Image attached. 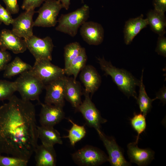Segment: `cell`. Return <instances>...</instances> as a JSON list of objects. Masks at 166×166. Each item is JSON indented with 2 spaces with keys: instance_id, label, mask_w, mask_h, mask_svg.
Returning a JSON list of instances; mask_svg holds the SVG:
<instances>
[{
  "instance_id": "12",
  "label": "cell",
  "mask_w": 166,
  "mask_h": 166,
  "mask_svg": "<svg viewBox=\"0 0 166 166\" xmlns=\"http://www.w3.org/2000/svg\"><path fill=\"white\" fill-rule=\"evenodd\" d=\"M36 12L30 9L21 13L14 19L12 30L17 35L26 39L33 35L34 21L33 18Z\"/></svg>"
},
{
  "instance_id": "40",
  "label": "cell",
  "mask_w": 166,
  "mask_h": 166,
  "mask_svg": "<svg viewBox=\"0 0 166 166\" xmlns=\"http://www.w3.org/2000/svg\"><path fill=\"white\" fill-rule=\"evenodd\" d=\"M2 22L0 20V25L2 24Z\"/></svg>"
},
{
  "instance_id": "14",
  "label": "cell",
  "mask_w": 166,
  "mask_h": 166,
  "mask_svg": "<svg viewBox=\"0 0 166 166\" xmlns=\"http://www.w3.org/2000/svg\"><path fill=\"white\" fill-rule=\"evenodd\" d=\"M40 104L42 106L39 114L41 126L54 127L64 118L63 107L41 103Z\"/></svg>"
},
{
  "instance_id": "8",
  "label": "cell",
  "mask_w": 166,
  "mask_h": 166,
  "mask_svg": "<svg viewBox=\"0 0 166 166\" xmlns=\"http://www.w3.org/2000/svg\"><path fill=\"white\" fill-rule=\"evenodd\" d=\"M24 40L27 49L35 60L44 59L51 61L54 45L51 38L47 36L40 38L33 35Z\"/></svg>"
},
{
  "instance_id": "34",
  "label": "cell",
  "mask_w": 166,
  "mask_h": 166,
  "mask_svg": "<svg viewBox=\"0 0 166 166\" xmlns=\"http://www.w3.org/2000/svg\"><path fill=\"white\" fill-rule=\"evenodd\" d=\"M45 0H23L21 7L25 10L30 9H35L39 7Z\"/></svg>"
},
{
  "instance_id": "5",
  "label": "cell",
  "mask_w": 166,
  "mask_h": 166,
  "mask_svg": "<svg viewBox=\"0 0 166 166\" xmlns=\"http://www.w3.org/2000/svg\"><path fill=\"white\" fill-rule=\"evenodd\" d=\"M72 157L77 165L96 166L108 161L105 153L98 148L86 145L72 154Z\"/></svg>"
},
{
  "instance_id": "30",
  "label": "cell",
  "mask_w": 166,
  "mask_h": 166,
  "mask_svg": "<svg viewBox=\"0 0 166 166\" xmlns=\"http://www.w3.org/2000/svg\"><path fill=\"white\" fill-rule=\"evenodd\" d=\"M28 161L15 156L0 155V166H26Z\"/></svg>"
},
{
  "instance_id": "15",
  "label": "cell",
  "mask_w": 166,
  "mask_h": 166,
  "mask_svg": "<svg viewBox=\"0 0 166 166\" xmlns=\"http://www.w3.org/2000/svg\"><path fill=\"white\" fill-rule=\"evenodd\" d=\"M80 33L83 40L89 45H97L103 42L104 29L97 22L86 21L80 27Z\"/></svg>"
},
{
  "instance_id": "17",
  "label": "cell",
  "mask_w": 166,
  "mask_h": 166,
  "mask_svg": "<svg viewBox=\"0 0 166 166\" xmlns=\"http://www.w3.org/2000/svg\"><path fill=\"white\" fill-rule=\"evenodd\" d=\"M80 78L85 87L84 91L92 94L97 90L101 82L99 73L90 65H85L81 70Z\"/></svg>"
},
{
  "instance_id": "19",
  "label": "cell",
  "mask_w": 166,
  "mask_h": 166,
  "mask_svg": "<svg viewBox=\"0 0 166 166\" xmlns=\"http://www.w3.org/2000/svg\"><path fill=\"white\" fill-rule=\"evenodd\" d=\"M34 152L36 166H55L56 154L53 146L38 145Z\"/></svg>"
},
{
  "instance_id": "3",
  "label": "cell",
  "mask_w": 166,
  "mask_h": 166,
  "mask_svg": "<svg viewBox=\"0 0 166 166\" xmlns=\"http://www.w3.org/2000/svg\"><path fill=\"white\" fill-rule=\"evenodd\" d=\"M14 82L16 91L19 93L22 99L37 100L40 104L39 95L45 85L30 70L20 74Z\"/></svg>"
},
{
  "instance_id": "25",
  "label": "cell",
  "mask_w": 166,
  "mask_h": 166,
  "mask_svg": "<svg viewBox=\"0 0 166 166\" xmlns=\"http://www.w3.org/2000/svg\"><path fill=\"white\" fill-rule=\"evenodd\" d=\"M87 59L85 49L82 47L80 54L71 62L67 68L64 69L65 74L68 76L73 75L74 79L76 80L79 72L86 65Z\"/></svg>"
},
{
  "instance_id": "32",
  "label": "cell",
  "mask_w": 166,
  "mask_h": 166,
  "mask_svg": "<svg viewBox=\"0 0 166 166\" xmlns=\"http://www.w3.org/2000/svg\"><path fill=\"white\" fill-rule=\"evenodd\" d=\"M13 18L10 12L0 4V20L6 25L12 24Z\"/></svg>"
},
{
  "instance_id": "24",
  "label": "cell",
  "mask_w": 166,
  "mask_h": 166,
  "mask_svg": "<svg viewBox=\"0 0 166 166\" xmlns=\"http://www.w3.org/2000/svg\"><path fill=\"white\" fill-rule=\"evenodd\" d=\"M143 69L142 70V75L139 86V94L136 100L141 113L146 116L152 107V102L155 99V98L153 99H151L147 94L145 86L143 82Z\"/></svg>"
},
{
  "instance_id": "37",
  "label": "cell",
  "mask_w": 166,
  "mask_h": 166,
  "mask_svg": "<svg viewBox=\"0 0 166 166\" xmlns=\"http://www.w3.org/2000/svg\"><path fill=\"white\" fill-rule=\"evenodd\" d=\"M155 100L160 99L164 105L166 102V88L164 86L160 89L156 94Z\"/></svg>"
},
{
  "instance_id": "11",
  "label": "cell",
  "mask_w": 166,
  "mask_h": 166,
  "mask_svg": "<svg viewBox=\"0 0 166 166\" xmlns=\"http://www.w3.org/2000/svg\"><path fill=\"white\" fill-rule=\"evenodd\" d=\"M106 149L108 161L113 166H128L130 163L125 159L120 148L113 138L105 135L101 130L97 132Z\"/></svg>"
},
{
  "instance_id": "31",
  "label": "cell",
  "mask_w": 166,
  "mask_h": 166,
  "mask_svg": "<svg viewBox=\"0 0 166 166\" xmlns=\"http://www.w3.org/2000/svg\"><path fill=\"white\" fill-rule=\"evenodd\" d=\"M155 51L164 57H166V38L164 35L159 36Z\"/></svg>"
},
{
  "instance_id": "16",
  "label": "cell",
  "mask_w": 166,
  "mask_h": 166,
  "mask_svg": "<svg viewBox=\"0 0 166 166\" xmlns=\"http://www.w3.org/2000/svg\"><path fill=\"white\" fill-rule=\"evenodd\" d=\"M127 147L130 162L138 166H147L154 159L155 152L153 150L149 148H140L136 142L129 143Z\"/></svg>"
},
{
  "instance_id": "33",
  "label": "cell",
  "mask_w": 166,
  "mask_h": 166,
  "mask_svg": "<svg viewBox=\"0 0 166 166\" xmlns=\"http://www.w3.org/2000/svg\"><path fill=\"white\" fill-rule=\"evenodd\" d=\"M11 58V56L8 52L0 50V71L4 70Z\"/></svg>"
},
{
  "instance_id": "36",
  "label": "cell",
  "mask_w": 166,
  "mask_h": 166,
  "mask_svg": "<svg viewBox=\"0 0 166 166\" xmlns=\"http://www.w3.org/2000/svg\"><path fill=\"white\" fill-rule=\"evenodd\" d=\"M154 9L164 13L166 11V0H152Z\"/></svg>"
},
{
  "instance_id": "35",
  "label": "cell",
  "mask_w": 166,
  "mask_h": 166,
  "mask_svg": "<svg viewBox=\"0 0 166 166\" xmlns=\"http://www.w3.org/2000/svg\"><path fill=\"white\" fill-rule=\"evenodd\" d=\"M5 4L6 9L11 14H17L19 9L17 0H2Z\"/></svg>"
},
{
  "instance_id": "26",
  "label": "cell",
  "mask_w": 166,
  "mask_h": 166,
  "mask_svg": "<svg viewBox=\"0 0 166 166\" xmlns=\"http://www.w3.org/2000/svg\"><path fill=\"white\" fill-rule=\"evenodd\" d=\"M82 47L77 42L70 43L66 45L64 48L65 60L64 69L67 68L71 62L81 53Z\"/></svg>"
},
{
  "instance_id": "7",
  "label": "cell",
  "mask_w": 166,
  "mask_h": 166,
  "mask_svg": "<svg viewBox=\"0 0 166 166\" xmlns=\"http://www.w3.org/2000/svg\"><path fill=\"white\" fill-rule=\"evenodd\" d=\"M30 71L46 85L65 76L64 68L52 64L51 61L41 59L35 60Z\"/></svg>"
},
{
  "instance_id": "9",
  "label": "cell",
  "mask_w": 166,
  "mask_h": 166,
  "mask_svg": "<svg viewBox=\"0 0 166 166\" xmlns=\"http://www.w3.org/2000/svg\"><path fill=\"white\" fill-rule=\"evenodd\" d=\"M85 99L76 110L82 115L88 126L94 128L97 132L101 130V125L107 120L102 117L99 111L92 102L89 93L84 91Z\"/></svg>"
},
{
  "instance_id": "18",
  "label": "cell",
  "mask_w": 166,
  "mask_h": 166,
  "mask_svg": "<svg viewBox=\"0 0 166 166\" xmlns=\"http://www.w3.org/2000/svg\"><path fill=\"white\" fill-rule=\"evenodd\" d=\"M148 25L147 20L144 18L143 14L127 21L123 31L125 43L127 45L130 44L135 37L141 30L146 27Z\"/></svg>"
},
{
  "instance_id": "10",
  "label": "cell",
  "mask_w": 166,
  "mask_h": 166,
  "mask_svg": "<svg viewBox=\"0 0 166 166\" xmlns=\"http://www.w3.org/2000/svg\"><path fill=\"white\" fill-rule=\"evenodd\" d=\"M66 79L65 75L45 85V103L63 108L65 105Z\"/></svg>"
},
{
  "instance_id": "27",
  "label": "cell",
  "mask_w": 166,
  "mask_h": 166,
  "mask_svg": "<svg viewBox=\"0 0 166 166\" xmlns=\"http://www.w3.org/2000/svg\"><path fill=\"white\" fill-rule=\"evenodd\" d=\"M68 120L72 124V126L68 131V135L64 137L69 138L71 145L74 146L76 143L85 137L86 131L84 126L78 125L70 119Z\"/></svg>"
},
{
  "instance_id": "29",
  "label": "cell",
  "mask_w": 166,
  "mask_h": 166,
  "mask_svg": "<svg viewBox=\"0 0 166 166\" xmlns=\"http://www.w3.org/2000/svg\"><path fill=\"white\" fill-rule=\"evenodd\" d=\"M145 116L141 113H135L130 119L131 124L133 128L136 132L137 135L136 142L138 144L140 135L145 130L146 126Z\"/></svg>"
},
{
  "instance_id": "4",
  "label": "cell",
  "mask_w": 166,
  "mask_h": 166,
  "mask_svg": "<svg viewBox=\"0 0 166 166\" xmlns=\"http://www.w3.org/2000/svg\"><path fill=\"white\" fill-rule=\"evenodd\" d=\"M90 8L86 4L69 13L61 14L56 27L57 31L72 37L77 34L78 29L87 21L89 17Z\"/></svg>"
},
{
  "instance_id": "28",
  "label": "cell",
  "mask_w": 166,
  "mask_h": 166,
  "mask_svg": "<svg viewBox=\"0 0 166 166\" xmlns=\"http://www.w3.org/2000/svg\"><path fill=\"white\" fill-rule=\"evenodd\" d=\"M16 91L14 81L0 79V101L9 100Z\"/></svg>"
},
{
  "instance_id": "13",
  "label": "cell",
  "mask_w": 166,
  "mask_h": 166,
  "mask_svg": "<svg viewBox=\"0 0 166 166\" xmlns=\"http://www.w3.org/2000/svg\"><path fill=\"white\" fill-rule=\"evenodd\" d=\"M27 47L25 40L15 34L12 30L6 29L0 33V49L9 50L15 54L25 52Z\"/></svg>"
},
{
  "instance_id": "2",
  "label": "cell",
  "mask_w": 166,
  "mask_h": 166,
  "mask_svg": "<svg viewBox=\"0 0 166 166\" xmlns=\"http://www.w3.org/2000/svg\"><path fill=\"white\" fill-rule=\"evenodd\" d=\"M101 69L106 76H110L119 89L128 97H132L137 100L136 86H139L140 80L136 78L129 72L124 69L117 68L110 61L104 57L97 58Z\"/></svg>"
},
{
  "instance_id": "20",
  "label": "cell",
  "mask_w": 166,
  "mask_h": 166,
  "mask_svg": "<svg viewBox=\"0 0 166 166\" xmlns=\"http://www.w3.org/2000/svg\"><path fill=\"white\" fill-rule=\"evenodd\" d=\"M82 94L80 83L73 78L67 77L65 90V99L76 109L81 104Z\"/></svg>"
},
{
  "instance_id": "38",
  "label": "cell",
  "mask_w": 166,
  "mask_h": 166,
  "mask_svg": "<svg viewBox=\"0 0 166 166\" xmlns=\"http://www.w3.org/2000/svg\"><path fill=\"white\" fill-rule=\"evenodd\" d=\"M62 4L63 8L68 10L70 4V0H59Z\"/></svg>"
},
{
  "instance_id": "6",
  "label": "cell",
  "mask_w": 166,
  "mask_h": 166,
  "mask_svg": "<svg viewBox=\"0 0 166 166\" xmlns=\"http://www.w3.org/2000/svg\"><path fill=\"white\" fill-rule=\"evenodd\" d=\"M63 6L59 0H46L36 12L38 15L34 22V26L43 27L54 26L57 17Z\"/></svg>"
},
{
  "instance_id": "22",
  "label": "cell",
  "mask_w": 166,
  "mask_h": 166,
  "mask_svg": "<svg viewBox=\"0 0 166 166\" xmlns=\"http://www.w3.org/2000/svg\"><path fill=\"white\" fill-rule=\"evenodd\" d=\"M38 138L42 144L54 146L56 144H61L63 142L60 133L53 127L37 126Z\"/></svg>"
},
{
  "instance_id": "23",
  "label": "cell",
  "mask_w": 166,
  "mask_h": 166,
  "mask_svg": "<svg viewBox=\"0 0 166 166\" xmlns=\"http://www.w3.org/2000/svg\"><path fill=\"white\" fill-rule=\"evenodd\" d=\"M32 68L31 65L23 61L19 57H16L7 64L4 70L3 76L5 78H11L30 70Z\"/></svg>"
},
{
  "instance_id": "21",
  "label": "cell",
  "mask_w": 166,
  "mask_h": 166,
  "mask_svg": "<svg viewBox=\"0 0 166 166\" xmlns=\"http://www.w3.org/2000/svg\"><path fill=\"white\" fill-rule=\"evenodd\" d=\"M146 18L152 31L159 36L164 35L166 27L164 13L155 9L151 10L147 14Z\"/></svg>"
},
{
  "instance_id": "1",
  "label": "cell",
  "mask_w": 166,
  "mask_h": 166,
  "mask_svg": "<svg viewBox=\"0 0 166 166\" xmlns=\"http://www.w3.org/2000/svg\"><path fill=\"white\" fill-rule=\"evenodd\" d=\"M8 100L0 107V155L29 161L38 145L35 106L14 95Z\"/></svg>"
},
{
  "instance_id": "39",
  "label": "cell",
  "mask_w": 166,
  "mask_h": 166,
  "mask_svg": "<svg viewBox=\"0 0 166 166\" xmlns=\"http://www.w3.org/2000/svg\"><path fill=\"white\" fill-rule=\"evenodd\" d=\"M82 3H84V0H80Z\"/></svg>"
}]
</instances>
